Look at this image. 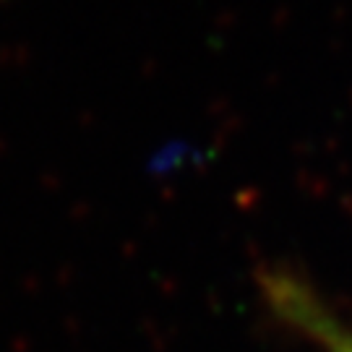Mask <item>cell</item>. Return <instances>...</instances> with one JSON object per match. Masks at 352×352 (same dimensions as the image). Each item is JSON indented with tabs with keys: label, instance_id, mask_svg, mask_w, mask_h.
Returning a JSON list of instances; mask_svg holds the SVG:
<instances>
[{
	"label": "cell",
	"instance_id": "1",
	"mask_svg": "<svg viewBox=\"0 0 352 352\" xmlns=\"http://www.w3.org/2000/svg\"><path fill=\"white\" fill-rule=\"evenodd\" d=\"M272 292L274 300L285 308L289 321L308 329L311 337H316L329 352H352V331L334 321L308 292L298 289L292 282H277Z\"/></svg>",
	"mask_w": 352,
	"mask_h": 352
}]
</instances>
